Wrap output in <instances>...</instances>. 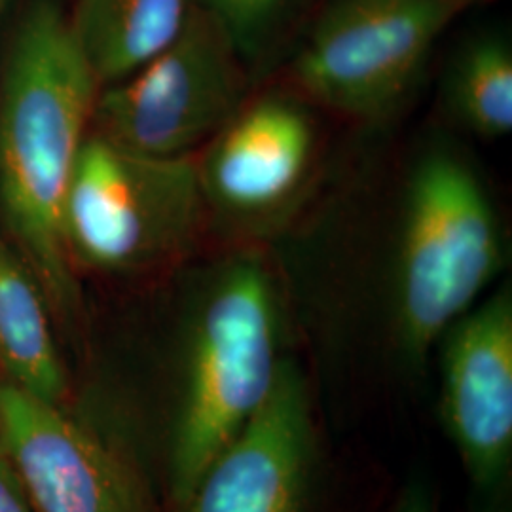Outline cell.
I'll list each match as a JSON object with an SVG mask.
<instances>
[{
  "mask_svg": "<svg viewBox=\"0 0 512 512\" xmlns=\"http://www.w3.org/2000/svg\"><path fill=\"white\" fill-rule=\"evenodd\" d=\"M99 90L69 16L52 0L33 2L0 80V211L57 310H73L78 298L63 207Z\"/></svg>",
  "mask_w": 512,
  "mask_h": 512,
  "instance_id": "6da1fadb",
  "label": "cell"
},
{
  "mask_svg": "<svg viewBox=\"0 0 512 512\" xmlns=\"http://www.w3.org/2000/svg\"><path fill=\"white\" fill-rule=\"evenodd\" d=\"M283 359L274 275L255 253L228 256L205 279L188 327L169 461L179 509L268 399Z\"/></svg>",
  "mask_w": 512,
  "mask_h": 512,
  "instance_id": "7a4b0ae2",
  "label": "cell"
},
{
  "mask_svg": "<svg viewBox=\"0 0 512 512\" xmlns=\"http://www.w3.org/2000/svg\"><path fill=\"white\" fill-rule=\"evenodd\" d=\"M503 268V228L486 184L456 150L429 148L406 179L395 258L397 334L412 365Z\"/></svg>",
  "mask_w": 512,
  "mask_h": 512,
  "instance_id": "3957f363",
  "label": "cell"
},
{
  "mask_svg": "<svg viewBox=\"0 0 512 512\" xmlns=\"http://www.w3.org/2000/svg\"><path fill=\"white\" fill-rule=\"evenodd\" d=\"M209 220L196 156H148L90 131L63 207L71 260L129 272L184 255Z\"/></svg>",
  "mask_w": 512,
  "mask_h": 512,
  "instance_id": "277c9868",
  "label": "cell"
},
{
  "mask_svg": "<svg viewBox=\"0 0 512 512\" xmlns=\"http://www.w3.org/2000/svg\"><path fill=\"white\" fill-rule=\"evenodd\" d=\"M249 73L219 25L196 6L165 50L99 90L90 131L148 156H196L245 105Z\"/></svg>",
  "mask_w": 512,
  "mask_h": 512,
  "instance_id": "5b68a950",
  "label": "cell"
},
{
  "mask_svg": "<svg viewBox=\"0 0 512 512\" xmlns=\"http://www.w3.org/2000/svg\"><path fill=\"white\" fill-rule=\"evenodd\" d=\"M478 0H332L294 59L302 92L351 118H384L444 31Z\"/></svg>",
  "mask_w": 512,
  "mask_h": 512,
  "instance_id": "8992f818",
  "label": "cell"
},
{
  "mask_svg": "<svg viewBox=\"0 0 512 512\" xmlns=\"http://www.w3.org/2000/svg\"><path fill=\"white\" fill-rule=\"evenodd\" d=\"M440 420L475 512H507L512 482V293L501 285L442 334Z\"/></svg>",
  "mask_w": 512,
  "mask_h": 512,
  "instance_id": "52a82bcc",
  "label": "cell"
},
{
  "mask_svg": "<svg viewBox=\"0 0 512 512\" xmlns=\"http://www.w3.org/2000/svg\"><path fill=\"white\" fill-rule=\"evenodd\" d=\"M317 154V126L302 101L247 99L196 160L209 219L239 234L272 228L308 190Z\"/></svg>",
  "mask_w": 512,
  "mask_h": 512,
  "instance_id": "ba28073f",
  "label": "cell"
},
{
  "mask_svg": "<svg viewBox=\"0 0 512 512\" xmlns=\"http://www.w3.org/2000/svg\"><path fill=\"white\" fill-rule=\"evenodd\" d=\"M317 442L308 382L285 357L268 399L198 480L183 512H306Z\"/></svg>",
  "mask_w": 512,
  "mask_h": 512,
  "instance_id": "9c48e42d",
  "label": "cell"
},
{
  "mask_svg": "<svg viewBox=\"0 0 512 512\" xmlns=\"http://www.w3.org/2000/svg\"><path fill=\"white\" fill-rule=\"evenodd\" d=\"M0 452L33 511L145 512L133 478L103 442L10 382L0 384Z\"/></svg>",
  "mask_w": 512,
  "mask_h": 512,
  "instance_id": "30bf717a",
  "label": "cell"
},
{
  "mask_svg": "<svg viewBox=\"0 0 512 512\" xmlns=\"http://www.w3.org/2000/svg\"><path fill=\"white\" fill-rule=\"evenodd\" d=\"M194 8V0H76L69 23L99 88H105L165 50Z\"/></svg>",
  "mask_w": 512,
  "mask_h": 512,
  "instance_id": "8fae6325",
  "label": "cell"
},
{
  "mask_svg": "<svg viewBox=\"0 0 512 512\" xmlns=\"http://www.w3.org/2000/svg\"><path fill=\"white\" fill-rule=\"evenodd\" d=\"M44 296L25 260L0 238V366L10 384L61 404L67 380Z\"/></svg>",
  "mask_w": 512,
  "mask_h": 512,
  "instance_id": "7c38bea8",
  "label": "cell"
},
{
  "mask_svg": "<svg viewBox=\"0 0 512 512\" xmlns=\"http://www.w3.org/2000/svg\"><path fill=\"white\" fill-rule=\"evenodd\" d=\"M444 107L459 128L482 141L512 131V48L503 33L469 38L444 78Z\"/></svg>",
  "mask_w": 512,
  "mask_h": 512,
  "instance_id": "4fadbf2b",
  "label": "cell"
},
{
  "mask_svg": "<svg viewBox=\"0 0 512 512\" xmlns=\"http://www.w3.org/2000/svg\"><path fill=\"white\" fill-rule=\"evenodd\" d=\"M219 25L249 71L283 40L300 0H194Z\"/></svg>",
  "mask_w": 512,
  "mask_h": 512,
  "instance_id": "5bb4252c",
  "label": "cell"
},
{
  "mask_svg": "<svg viewBox=\"0 0 512 512\" xmlns=\"http://www.w3.org/2000/svg\"><path fill=\"white\" fill-rule=\"evenodd\" d=\"M391 512H439V499L425 476H414L397 495Z\"/></svg>",
  "mask_w": 512,
  "mask_h": 512,
  "instance_id": "9a60e30c",
  "label": "cell"
},
{
  "mask_svg": "<svg viewBox=\"0 0 512 512\" xmlns=\"http://www.w3.org/2000/svg\"><path fill=\"white\" fill-rule=\"evenodd\" d=\"M0 512H33L8 459L0 452Z\"/></svg>",
  "mask_w": 512,
  "mask_h": 512,
  "instance_id": "2e32d148",
  "label": "cell"
},
{
  "mask_svg": "<svg viewBox=\"0 0 512 512\" xmlns=\"http://www.w3.org/2000/svg\"><path fill=\"white\" fill-rule=\"evenodd\" d=\"M10 2H12V0H0V23H2V18H4V14H6L8 6H10Z\"/></svg>",
  "mask_w": 512,
  "mask_h": 512,
  "instance_id": "e0dca14e",
  "label": "cell"
}]
</instances>
